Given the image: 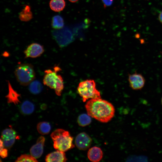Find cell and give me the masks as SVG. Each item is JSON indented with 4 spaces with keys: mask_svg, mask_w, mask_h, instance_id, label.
<instances>
[{
    "mask_svg": "<svg viewBox=\"0 0 162 162\" xmlns=\"http://www.w3.org/2000/svg\"><path fill=\"white\" fill-rule=\"evenodd\" d=\"M14 73L18 81L24 86L29 84L35 77L33 67L31 64H20L15 69Z\"/></svg>",
    "mask_w": 162,
    "mask_h": 162,
    "instance_id": "cell-4",
    "label": "cell"
},
{
    "mask_svg": "<svg viewBox=\"0 0 162 162\" xmlns=\"http://www.w3.org/2000/svg\"><path fill=\"white\" fill-rule=\"evenodd\" d=\"M54 69V70L47 69L45 71V74L43 80L44 85L53 89L55 88L58 78V75L57 73L60 70V69L58 67L56 66Z\"/></svg>",
    "mask_w": 162,
    "mask_h": 162,
    "instance_id": "cell-6",
    "label": "cell"
},
{
    "mask_svg": "<svg viewBox=\"0 0 162 162\" xmlns=\"http://www.w3.org/2000/svg\"><path fill=\"white\" fill-rule=\"evenodd\" d=\"M67 160L64 152L58 150L48 154L45 159V161L47 162H64Z\"/></svg>",
    "mask_w": 162,
    "mask_h": 162,
    "instance_id": "cell-12",
    "label": "cell"
},
{
    "mask_svg": "<svg viewBox=\"0 0 162 162\" xmlns=\"http://www.w3.org/2000/svg\"><path fill=\"white\" fill-rule=\"evenodd\" d=\"M85 106L88 115L102 122H108L114 116L115 109L112 104L101 98L90 99Z\"/></svg>",
    "mask_w": 162,
    "mask_h": 162,
    "instance_id": "cell-1",
    "label": "cell"
},
{
    "mask_svg": "<svg viewBox=\"0 0 162 162\" xmlns=\"http://www.w3.org/2000/svg\"><path fill=\"white\" fill-rule=\"evenodd\" d=\"M52 34L59 46L62 47L71 42L73 37L70 30L66 28H62L52 31Z\"/></svg>",
    "mask_w": 162,
    "mask_h": 162,
    "instance_id": "cell-5",
    "label": "cell"
},
{
    "mask_svg": "<svg viewBox=\"0 0 162 162\" xmlns=\"http://www.w3.org/2000/svg\"><path fill=\"white\" fill-rule=\"evenodd\" d=\"M64 0H51L49 5L51 9L55 12H60L62 10L65 6Z\"/></svg>",
    "mask_w": 162,
    "mask_h": 162,
    "instance_id": "cell-15",
    "label": "cell"
},
{
    "mask_svg": "<svg viewBox=\"0 0 162 162\" xmlns=\"http://www.w3.org/2000/svg\"><path fill=\"white\" fill-rule=\"evenodd\" d=\"M0 155L2 158H5L7 157L8 155V150L6 148H3L0 150Z\"/></svg>",
    "mask_w": 162,
    "mask_h": 162,
    "instance_id": "cell-24",
    "label": "cell"
},
{
    "mask_svg": "<svg viewBox=\"0 0 162 162\" xmlns=\"http://www.w3.org/2000/svg\"><path fill=\"white\" fill-rule=\"evenodd\" d=\"M158 20L162 24V11L160 13L158 16Z\"/></svg>",
    "mask_w": 162,
    "mask_h": 162,
    "instance_id": "cell-26",
    "label": "cell"
},
{
    "mask_svg": "<svg viewBox=\"0 0 162 162\" xmlns=\"http://www.w3.org/2000/svg\"><path fill=\"white\" fill-rule=\"evenodd\" d=\"M89 115L86 114L80 115L77 120V123L80 126L85 127L89 124L91 122L92 119Z\"/></svg>",
    "mask_w": 162,
    "mask_h": 162,
    "instance_id": "cell-20",
    "label": "cell"
},
{
    "mask_svg": "<svg viewBox=\"0 0 162 162\" xmlns=\"http://www.w3.org/2000/svg\"><path fill=\"white\" fill-rule=\"evenodd\" d=\"M161 104H162V98H161Z\"/></svg>",
    "mask_w": 162,
    "mask_h": 162,
    "instance_id": "cell-28",
    "label": "cell"
},
{
    "mask_svg": "<svg viewBox=\"0 0 162 162\" xmlns=\"http://www.w3.org/2000/svg\"><path fill=\"white\" fill-rule=\"evenodd\" d=\"M92 142L91 138L86 133L78 134L75 139V144L77 147L82 150H86L90 146Z\"/></svg>",
    "mask_w": 162,
    "mask_h": 162,
    "instance_id": "cell-9",
    "label": "cell"
},
{
    "mask_svg": "<svg viewBox=\"0 0 162 162\" xmlns=\"http://www.w3.org/2000/svg\"><path fill=\"white\" fill-rule=\"evenodd\" d=\"M32 17V14L31 11L30 7L28 5L24 7L19 14V19L22 21H28L31 20Z\"/></svg>",
    "mask_w": 162,
    "mask_h": 162,
    "instance_id": "cell-17",
    "label": "cell"
},
{
    "mask_svg": "<svg viewBox=\"0 0 162 162\" xmlns=\"http://www.w3.org/2000/svg\"><path fill=\"white\" fill-rule=\"evenodd\" d=\"M87 156L91 161L97 162L99 161L102 158L103 153L100 148L94 146L89 149L88 152Z\"/></svg>",
    "mask_w": 162,
    "mask_h": 162,
    "instance_id": "cell-13",
    "label": "cell"
},
{
    "mask_svg": "<svg viewBox=\"0 0 162 162\" xmlns=\"http://www.w3.org/2000/svg\"><path fill=\"white\" fill-rule=\"evenodd\" d=\"M17 139L16 132L11 128H6L2 131L1 139L3 142L4 147L8 149L10 148Z\"/></svg>",
    "mask_w": 162,
    "mask_h": 162,
    "instance_id": "cell-8",
    "label": "cell"
},
{
    "mask_svg": "<svg viewBox=\"0 0 162 162\" xmlns=\"http://www.w3.org/2000/svg\"><path fill=\"white\" fill-rule=\"evenodd\" d=\"M37 128L39 133L42 135L49 134L51 129L50 124L45 122L39 123L37 125Z\"/></svg>",
    "mask_w": 162,
    "mask_h": 162,
    "instance_id": "cell-19",
    "label": "cell"
},
{
    "mask_svg": "<svg viewBox=\"0 0 162 162\" xmlns=\"http://www.w3.org/2000/svg\"><path fill=\"white\" fill-rule=\"evenodd\" d=\"M34 106L31 101L26 100L24 101L22 104L20 110L22 113L24 115H29L34 112Z\"/></svg>",
    "mask_w": 162,
    "mask_h": 162,
    "instance_id": "cell-16",
    "label": "cell"
},
{
    "mask_svg": "<svg viewBox=\"0 0 162 162\" xmlns=\"http://www.w3.org/2000/svg\"><path fill=\"white\" fill-rule=\"evenodd\" d=\"M51 25L52 27L55 29H61L64 26L63 19L61 16L56 15L52 18Z\"/></svg>",
    "mask_w": 162,
    "mask_h": 162,
    "instance_id": "cell-21",
    "label": "cell"
},
{
    "mask_svg": "<svg viewBox=\"0 0 162 162\" xmlns=\"http://www.w3.org/2000/svg\"><path fill=\"white\" fill-rule=\"evenodd\" d=\"M8 93L5 96L7 100V102L8 103H13L15 105L18 104L20 103L19 98L20 96V94L14 89L8 81Z\"/></svg>",
    "mask_w": 162,
    "mask_h": 162,
    "instance_id": "cell-14",
    "label": "cell"
},
{
    "mask_svg": "<svg viewBox=\"0 0 162 162\" xmlns=\"http://www.w3.org/2000/svg\"><path fill=\"white\" fill-rule=\"evenodd\" d=\"M44 52L43 46L37 43H33L29 45L24 52L26 58H36L40 56Z\"/></svg>",
    "mask_w": 162,
    "mask_h": 162,
    "instance_id": "cell-10",
    "label": "cell"
},
{
    "mask_svg": "<svg viewBox=\"0 0 162 162\" xmlns=\"http://www.w3.org/2000/svg\"><path fill=\"white\" fill-rule=\"evenodd\" d=\"M36 159L31 154H24L18 158L15 162H38Z\"/></svg>",
    "mask_w": 162,
    "mask_h": 162,
    "instance_id": "cell-23",
    "label": "cell"
},
{
    "mask_svg": "<svg viewBox=\"0 0 162 162\" xmlns=\"http://www.w3.org/2000/svg\"><path fill=\"white\" fill-rule=\"evenodd\" d=\"M78 93L82 97L83 102L89 99L101 98L100 92L96 88V84L93 80H87L80 82L77 88Z\"/></svg>",
    "mask_w": 162,
    "mask_h": 162,
    "instance_id": "cell-3",
    "label": "cell"
},
{
    "mask_svg": "<svg viewBox=\"0 0 162 162\" xmlns=\"http://www.w3.org/2000/svg\"><path fill=\"white\" fill-rule=\"evenodd\" d=\"M51 137L53 142V147L56 150L64 152L73 148V138L69 132L62 129H58L53 131Z\"/></svg>",
    "mask_w": 162,
    "mask_h": 162,
    "instance_id": "cell-2",
    "label": "cell"
},
{
    "mask_svg": "<svg viewBox=\"0 0 162 162\" xmlns=\"http://www.w3.org/2000/svg\"><path fill=\"white\" fill-rule=\"evenodd\" d=\"M43 86L41 83L39 81H33L30 84L29 90L30 92L34 94L40 93L43 90Z\"/></svg>",
    "mask_w": 162,
    "mask_h": 162,
    "instance_id": "cell-18",
    "label": "cell"
},
{
    "mask_svg": "<svg viewBox=\"0 0 162 162\" xmlns=\"http://www.w3.org/2000/svg\"><path fill=\"white\" fill-rule=\"evenodd\" d=\"M128 80L130 87L133 90H136L141 89L146 82L143 76L136 72L132 74H129Z\"/></svg>",
    "mask_w": 162,
    "mask_h": 162,
    "instance_id": "cell-7",
    "label": "cell"
},
{
    "mask_svg": "<svg viewBox=\"0 0 162 162\" xmlns=\"http://www.w3.org/2000/svg\"><path fill=\"white\" fill-rule=\"evenodd\" d=\"M64 87L63 78L60 75H58L57 80L54 89L56 95L59 96H61Z\"/></svg>",
    "mask_w": 162,
    "mask_h": 162,
    "instance_id": "cell-22",
    "label": "cell"
},
{
    "mask_svg": "<svg viewBox=\"0 0 162 162\" xmlns=\"http://www.w3.org/2000/svg\"><path fill=\"white\" fill-rule=\"evenodd\" d=\"M105 7L110 6L112 4L113 0H102Z\"/></svg>",
    "mask_w": 162,
    "mask_h": 162,
    "instance_id": "cell-25",
    "label": "cell"
},
{
    "mask_svg": "<svg viewBox=\"0 0 162 162\" xmlns=\"http://www.w3.org/2000/svg\"><path fill=\"white\" fill-rule=\"evenodd\" d=\"M72 2H75L77 1L78 0H68Z\"/></svg>",
    "mask_w": 162,
    "mask_h": 162,
    "instance_id": "cell-27",
    "label": "cell"
},
{
    "mask_svg": "<svg viewBox=\"0 0 162 162\" xmlns=\"http://www.w3.org/2000/svg\"><path fill=\"white\" fill-rule=\"evenodd\" d=\"M45 141V138L44 136L39 137L37 140L36 143L30 149L31 154L36 159L40 158L43 153Z\"/></svg>",
    "mask_w": 162,
    "mask_h": 162,
    "instance_id": "cell-11",
    "label": "cell"
}]
</instances>
